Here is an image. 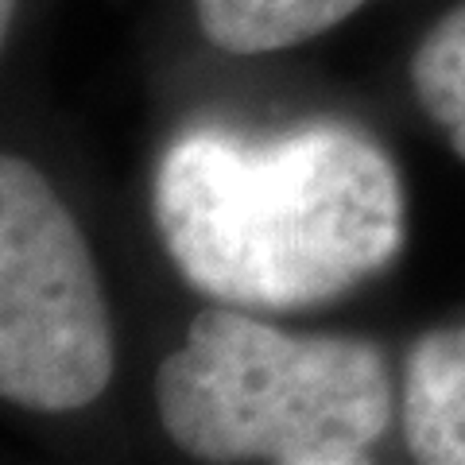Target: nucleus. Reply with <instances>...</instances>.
Instances as JSON below:
<instances>
[{"mask_svg": "<svg viewBox=\"0 0 465 465\" xmlns=\"http://www.w3.org/2000/svg\"><path fill=\"white\" fill-rule=\"evenodd\" d=\"M113 326L94 256L54 186L0 163V391L27 411H78L109 388Z\"/></svg>", "mask_w": 465, "mask_h": 465, "instance_id": "7ed1b4c3", "label": "nucleus"}, {"mask_svg": "<svg viewBox=\"0 0 465 465\" xmlns=\"http://www.w3.org/2000/svg\"><path fill=\"white\" fill-rule=\"evenodd\" d=\"M403 427L427 465H465V326L430 330L407 357Z\"/></svg>", "mask_w": 465, "mask_h": 465, "instance_id": "20e7f679", "label": "nucleus"}, {"mask_svg": "<svg viewBox=\"0 0 465 465\" xmlns=\"http://www.w3.org/2000/svg\"><path fill=\"white\" fill-rule=\"evenodd\" d=\"M155 403L202 461L353 465L391 419V376L372 341L283 333L222 302L159 365Z\"/></svg>", "mask_w": 465, "mask_h": 465, "instance_id": "f03ea898", "label": "nucleus"}, {"mask_svg": "<svg viewBox=\"0 0 465 465\" xmlns=\"http://www.w3.org/2000/svg\"><path fill=\"white\" fill-rule=\"evenodd\" d=\"M155 225L202 295L295 311L388 268L403 241V191L388 155L338 124L272 143L206 128L159 163Z\"/></svg>", "mask_w": 465, "mask_h": 465, "instance_id": "f257e3e1", "label": "nucleus"}, {"mask_svg": "<svg viewBox=\"0 0 465 465\" xmlns=\"http://www.w3.org/2000/svg\"><path fill=\"white\" fill-rule=\"evenodd\" d=\"M365 0H194L198 27L229 54H264L338 27Z\"/></svg>", "mask_w": 465, "mask_h": 465, "instance_id": "39448f33", "label": "nucleus"}, {"mask_svg": "<svg viewBox=\"0 0 465 465\" xmlns=\"http://www.w3.org/2000/svg\"><path fill=\"white\" fill-rule=\"evenodd\" d=\"M12 5H16V0H0V27H5V32L12 24Z\"/></svg>", "mask_w": 465, "mask_h": 465, "instance_id": "0eeeda50", "label": "nucleus"}, {"mask_svg": "<svg viewBox=\"0 0 465 465\" xmlns=\"http://www.w3.org/2000/svg\"><path fill=\"white\" fill-rule=\"evenodd\" d=\"M415 97L465 159V5L446 12L411 58Z\"/></svg>", "mask_w": 465, "mask_h": 465, "instance_id": "423d86ee", "label": "nucleus"}]
</instances>
